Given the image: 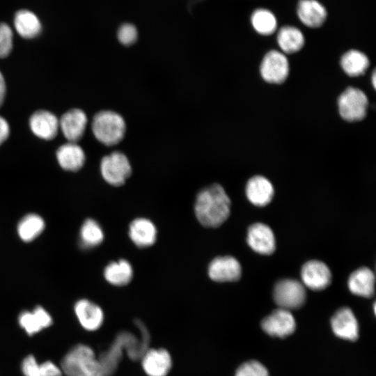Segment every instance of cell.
<instances>
[{"instance_id":"obj_20","label":"cell","mask_w":376,"mask_h":376,"mask_svg":"<svg viewBox=\"0 0 376 376\" xmlns=\"http://www.w3.org/2000/svg\"><path fill=\"white\" fill-rule=\"evenodd\" d=\"M129 236L136 246L141 248L148 247L156 241L157 228L150 220L137 218L133 220L129 226Z\"/></svg>"},{"instance_id":"obj_14","label":"cell","mask_w":376,"mask_h":376,"mask_svg":"<svg viewBox=\"0 0 376 376\" xmlns=\"http://www.w3.org/2000/svg\"><path fill=\"white\" fill-rule=\"evenodd\" d=\"M247 243L256 252L272 254L276 249V240L272 229L262 223L251 225L247 232Z\"/></svg>"},{"instance_id":"obj_27","label":"cell","mask_w":376,"mask_h":376,"mask_svg":"<svg viewBox=\"0 0 376 376\" xmlns=\"http://www.w3.org/2000/svg\"><path fill=\"white\" fill-rule=\"evenodd\" d=\"M104 276L109 283L122 286L130 282L133 276V269L127 260H119L107 265L104 270Z\"/></svg>"},{"instance_id":"obj_28","label":"cell","mask_w":376,"mask_h":376,"mask_svg":"<svg viewBox=\"0 0 376 376\" xmlns=\"http://www.w3.org/2000/svg\"><path fill=\"white\" fill-rule=\"evenodd\" d=\"M24 376H61V368L51 361L39 363L32 355L25 357L21 365Z\"/></svg>"},{"instance_id":"obj_7","label":"cell","mask_w":376,"mask_h":376,"mask_svg":"<svg viewBox=\"0 0 376 376\" xmlns=\"http://www.w3.org/2000/svg\"><path fill=\"white\" fill-rule=\"evenodd\" d=\"M260 69L265 81L271 84H281L288 76L289 62L283 52L270 50L263 57Z\"/></svg>"},{"instance_id":"obj_4","label":"cell","mask_w":376,"mask_h":376,"mask_svg":"<svg viewBox=\"0 0 376 376\" xmlns=\"http://www.w3.org/2000/svg\"><path fill=\"white\" fill-rule=\"evenodd\" d=\"M100 172L104 180L112 186L123 185L132 173L131 164L122 152L114 151L102 157Z\"/></svg>"},{"instance_id":"obj_6","label":"cell","mask_w":376,"mask_h":376,"mask_svg":"<svg viewBox=\"0 0 376 376\" xmlns=\"http://www.w3.org/2000/svg\"><path fill=\"white\" fill-rule=\"evenodd\" d=\"M274 299L277 305L286 310L301 307L306 300V290L303 285L294 279H283L275 285Z\"/></svg>"},{"instance_id":"obj_22","label":"cell","mask_w":376,"mask_h":376,"mask_svg":"<svg viewBox=\"0 0 376 376\" xmlns=\"http://www.w3.org/2000/svg\"><path fill=\"white\" fill-rule=\"evenodd\" d=\"M142 366L148 376H166L171 367V359L164 349L150 350L144 356Z\"/></svg>"},{"instance_id":"obj_24","label":"cell","mask_w":376,"mask_h":376,"mask_svg":"<svg viewBox=\"0 0 376 376\" xmlns=\"http://www.w3.org/2000/svg\"><path fill=\"white\" fill-rule=\"evenodd\" d=\"M348 287L354 295L370 297L375 292V275L368 267H361L354 271L348 279Z\"/></svg>"},{"instance_id":"obj_29","label":"cell","mask_w":376,"mask_h":376,"mask_svg":"<svg viewBox=\"0 0 376 376\" xmlns=\"http://www.w3.org/2000/svg\"><path fill=\"white\" fill-rule=\"evenodd\" d=\"M45 228L43 219L36 214L24 216L17 225V233L20 239L26 242H31L41 234Z\"/></svg>"},{"instance_id":"obj_15","label":"cell","mask_w":376,"mask_h":376,"mask_svg":"<svg viewBox=\"0 0 376 376\" xmlns=\"http://www.w3.org/2000/svg\"><path fill=\"white\" fill-rule=\"evenodd\" d=\"M29 126L36 136L51 140L57 135L59 120L54 113L45 110H38L31 116Z\"/></svg>"},{"instance_id":"obj_34","label":"cell","mask_w":376,"mask_h":376,"mask_svg":"<svg viewBox=\"0 0 376 376\" xmlns=\"http://www.w3.org/2000/svg\"><path fill=\"white\" fill-rule=\"evenodd\" d=\"M10 127L6 120L0 116V145L8 137Z\"/></svg>"},{"instance_id":"obj_9","label":"cell","mask_w":376,"mask_h":376,"mask_svg":"<svg viewBox=\"0 0 376 376\" xmlns=\"http://www.w3.org/2000/svg\"><path fill=\"white\" fill-rule=\"evenodd\" d=\"M261 326L269 335L284 338L294 332L296 323L290 311L279 308L263 319Z\"/></svg>"},{"instance_id":"obj_2","label":"cell","mask_w":376,"mask_h":376,"mask_svg":"<svg viewBox=\"0 0 376 376\" xmlns=\"http://www.w3.org/2000/svg\"><path fill=\"white\" fill-rule=\"evenodd\" d=\"M66 376H100L101 365L90 347L79 344L71 348L61 361Z\"/></svg>"},{"instance_id":"obj_26","label":"cell","mask_w":376,"mask_h":376,"mask_svg":"<svg viewBox=\"0 0 376 376\" xmlns=\"http://www.w3.org/2000/svg\"><path fill=\"white\" fill-rule=\"evenodd\" d=\"M369 63L368 56L357 49L348 50L340 58L343 70L350 77H357L364 74Z\"/></svg>"},{"instance_id":"obj_32","label":"cell","mask_w":376,"mask_h":376,"mask_svg":"<svg viewBox=\"0 0 376 376\" xmlns=\"http://www.w3.org/2000/svg\"><path fill=\"white\" fill-rule=\"evenodd\" d=\"M235 376H269L267 368L257 361H249L242 364Z\"/></svg>"},{"instance_id":"obj_23","label":"cell","mask_w":376,"mask_h":376,"mask_svg":"<svg viewBox=\"0 0 376 376\" xmlns=\"http://www.w3.org/2000/svg\"><path fill=\"white\" fill-rule=\"evenodd\" d=\"M276 41L281 52L294 54L302 49L305 43V37L297 26L285 25L278 30Z\"/></svg>"},{"instance_id":"obj_18","label":"cell","mask_w":376,"mask_h":376,"mask_svg":"<svg viewBox=\"0 0 376 376\" xmlns=\"http://www.w3.org/2000/svg\"><path fill=\"white\" fill-rule=\"evenodd\" d=\"M249 201L255 205L265 206L270 203L274 196V188L269 180L256 175L249 180L246 185Z\"/></svg>"},{"instance_id":"obj_17","label":"cell","mask_w":376,"mask_h":376,"mask_svg":"<svg viewBox=\"0 0 376 376\" xmlns=\"http://www.w3.org/2000/svg\"><path fill=\"white\" fill-rule=\"evenodd\" d=\"M75 313L81 326L88 331H95L102 324L104 314L96 304L85 299L76 302Z\"/></svg>"},{"instance_id":"obj_21","label":"cell","mask_w":376,"mask_h":376,"mask_svg":"<svg viewBox=\"0 0 376 376\" xmlns=\"http://www.w3.org/2000/svg\"><path fill=\"white\" fill-rule=\"evenodd\" d=\"M56 159L64 170L77 171L84 166L86 155L82 148L77 143L68 142L58 148Z\"/></svg>"},{"instance_id":"obj_11","label":"cell","mask_w":376,"mask_h":376,"mask_svg":"<svg viewBox=\"0 0 376 376\" xmlns=\"http://www.w3.org/2000/svg\"><path fill=\"white\" fill-rule=\"evenodd\" d=\"M303 283L313 290L326 288L331 281V274L326 264L319 260L306 263L301 270Z\"/></svg>"},{"instance_id":"obj_8","label":"cell","mask_w":376,"mask_h":376,"mask_svg":"<svg viewBox=\"0 0 376 376\" xmlns=\"http://www.w3.org/2000/svg\"><path fill=\"white\" fill-rule=\"evenodd\" d=\"M12 28L21 38L31 40L40 36L43 24L40 17L33 10L20 8L13 15Z\"/></svg>"},{"instance_id":"obj_10","label":"cell","mask_w":376,"mask_h":376,"mask_svg":"<svg viewBox=\"0 0 376 376\" xmlns=\"http://www.w3.org/2000/svg\"><path fill=\"white\" fill-rule=\"evenodd\" d=\"M242 274V268L238 260L230 256L214 258L208 267L210 278L217 282L237 281Z\"/></svg>"},{"instance_id":"obj_12","label":"cell","mask_w":376,"mask_h":376,"mask_svg":"<svg viewBox=\"0 0 376 376\" xmlns=\"http://www.w3.org/2000/svg\"><path fill=\"white\" fill-rule=\"evenodd\" d=\"M296 14L304 26L311 29L321 27L328 16L326 7L318 0H299Z\"/></svg>"},{"instance_id":"obj_16","label":"cell","mask_w":376,"mask_h":376,"mask_svg":"<svg viewBox=\"0 0 376 376\" xmlns=\"http://www.w3.org/2000/svg\"><path fill=\"white\" fill-rule=\"evenodd\" d=\"M334 333L339 338L355 340L359 336V324L352 310L343 307L338 310L331 320Z\"/></svg>"},{"instance_id":"obj_1","label":"cell","mask_w":376,"mask_h":376,"mask_svg":"<svg viewBox=\"0 0 376 376\" xmlns=\"http://www.w3.org/2000/svg\"><path fill=\"white\" fill-rule=\"evenodd\" d=\"M230 211V198L220 185L212 184L197 194L194 212L202 226L207 228L221 226L228 219Z\"/></svg>"},{"instance_id":"obj_36","label":"cell","mask_w":376,"mask_h":376,"mask_svg":"<svg viewBox=\"0 0 376 376\" xmlns=\"http://www.w3.org/2000/svg\"><path fill=\"white\" fill-rule=\"evenodd\" d=\"M376 74H375V72L374 71L373 73V76H372V82H373V87L375 88L376 84H375V81H376Z\"/></svg>"},{"instance_id":"obj_35","label":"cell","mask_w":376,"mask_h":376,"mask_svg":"<svg viewBox=\"0 0 376 376\" xmlns=\"http://www.w3.org/2000/svg\"><path fill=\"white\" fill-rule=\"evenodd\" d=\"M6 86L4 77L0 72V107L3 103L6 96Z\"/></svg>"},{"instance_id":"obj_31","label":"cell","mask_w":376,"mask_h":376,"mask_svg":"<svg viewBox=\"0 0 376 376\" xmlns=\"http://www.w3.org/2000/svg\"><path fill=\"white\" fill-rule=\"evenodd\" d=\"M14 31L5 22H0V58L7 57L13 48Z\"/></svg>"},{"instance_id":"obj_30","label":"cell","mask_w":376,"mask_h":376,"mask_svg":"<svg viewBox=\"0 0 376 376\" xmlns=\"http://www.w3.org/2000/svg\"><path fill=\"white\" fill-rule=\"evenodd\" d=\"M80 240L85 248L95 247L101 244L104 233L100 224L94 219H86L81 227Z\"/></svg>"},{"instance_id":"obj_13","label":"cell","mask_w":376,"mask_h":376,"mask_svg":"<svg viewBox=\"0 0 376 376\" xmlns=\"http://www.w3.org/2000/svg\"><path fill=\"white\" fill-rule=\"evenodd\" d=\"M59 129L68 142L77 143L83 136L88 118L86 114L79 109H72L61 117Z\"/></svg>"},{"instance_id":"obj_25","label":"cell","mask_w":376,"mask_h":376,"mask_svg":"<svg viewBox=\"0 0 376 376\" xmlns=\"http://www.w3.org/2000/svg\"><path fill=\"white\" fill-rule=\"evenodd\" d=\"M250 22L254 31L261 36H270L277 31V18L266 8L255 9L251 14Z\"/></svg>"},{"instance_id":"obj_19","label":"cell","mask_w":376,"mask_h":376,"mask_svg":"<svg viewBox=\"0 0 376 376\" xmlns=\"http://www.w3.org/2000/svg\"><path fill=\"white\" fill-rule=\"evenodd\" d=\"M19 326L29 335L33 336L52 324V318L42 306L32 311H24L18 318Z\"/></svg>"},{"instance_id":"obj_5","label":"cell","mask_w":376,"mask_h":376,"mask_svg":"<svg viewBox=\"0 0 376 376\" xmlns=\"http://www.w3.org/2000/svg\"><path fill=\"white\" fill-rule=\"evenodd\" d=\"M368 101L366 95L354 87L347 88L338 100L340 116L349 122L359 121L366 115Z\"/></svg>"},{"instance_id":"obj_33","label":"cell","mask_w":376,"mask_h":376,"mask_svg":"<svg viewBox=\"0 0 376 376\" xmlns=\"http://www.w3.org/2000/svg\"><path fill=\"white\" fill-rule=\"evenodd\" d=\"M118 41L125 46L134 44L138 38L137 29L132 24L125 23L122 24L117 32Z\"/></svg>"},{"instance_id":"obj_3","label":"cell","mask_w":376,"mask_h":376,"mask_svg":"<svg viewBox=\"0 0 376 376\" xmlns=\"http://www.w3.org/2000/svg\"><path fill=\"white\" fill-rule=\"evenodd\" d=\"M91 129L95 139L107 146L119 143L126 132V123L118 113L104 110L97 113L91 123Z\"/></svg>"}]
</instances>
